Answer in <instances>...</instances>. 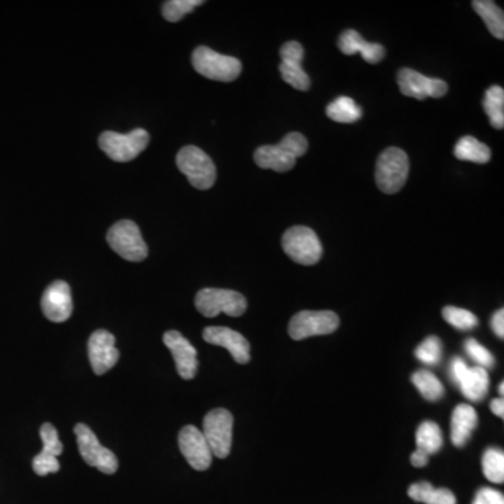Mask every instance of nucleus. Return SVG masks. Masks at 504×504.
<instances>
[{
	"label": "nucleus",
	"instance_id": "nucleus-23",
	"mask_svg": "<svg viewBox=\"0 0 504 504\" xmlns=\"http://www.w3.org/2000/svg\"><path fill=\"white\" fill-rule=\"evenodd\" d=\"M474 11L482 17L492 36L499 40L504 38V14L500 7L491 0H475L472 2Z\"/></svg>",
	"mask_w": 504,
	"mask_h": 504
},
{
	"label": "nucleus",
	"instance_id": "nucleus-21",
	"mask_svg": "<svg viewBox=\"0 0 504 504\" xmlns=\"http://www.w3.org/2000/svg\"><path fill=\"white\" fill-rule=\"evenodd\" d=\"M478 426V413L471 405L461 403L455 408L451 416V442L457 447H464L471 439L472 433Z\"/></svg>",
	"mask_w": 504,
	"mask_h": 504
},
{
	"label": "nucleus",
	"instance_id": "nucleus-32",
	"mask_svg": "<svg viewBox=\"0 0 504 504\" xmlns=\"http://www.w3.org/2000/svg\"><path fill=\"white\" fill-rule=\"evenodd\" d=\"M415 354L418 361L426 366H435L442 361V341L437 337H426L425 341L416 347Z\"/></svg>",
	"mask_w": 504,
	"mask_h": 504
},
{
	"label": "nucleus",
	"instance_id": "nucleus-33",
	"mask_svg": "<svg viewBox=\"0 0 504 504\" xmlns=\"http://www.w3.org/2000/svg\"><path fill=\"white\" fill-rule=\"evenodd\" d=\"M464 347L472 361H474L475 363L479 364V367H482L484 370H488V369H492V367L494 366L493 354H492L486 347L482 346L478 341H475V339H467V341H465Z\"/></svg>",
	"mask_w": 504,
	"mask_h": 504
},
{
	"label": "nucleus",
	"instance_id": "nucleus-3",
	"mask_svg": "<svg viewBox=\"0 0 504 504\" xmlns=\"http://www.w3.org/2000/svg\"><path fill=\"white\" fill-rule=\"evenodd\" d=\"M178 170L197 190H209L216 183V166L205 151L197 146H185L177 154Z\"/></svg>",
	"mask_w": 504,
	"mask_h": 504
},
{
	"label": "nucleus",
	"instance_id": "nucleus-13",
	"mask_svg": "<svg viewBox=\"0 0 504 504\" xmlns=\"http://www.w3.org/2000/svg\"><path fill=\"white\" fill-rule=\"evenodd\" d=\"M401 93L406 97L416 100L442 99L449 92V85L444 80L426 77L422 73L412 69H401L396 76Z\"/></svg>",
	"mask_w": 504,
	"mask_h": 504
},
{
	"label": "nucleus",
	"instance_id": "nucleus-27",
	"mask_svg": "<svg viewBox=\"0 0 504 504\" xmlns=\"http://www.w3.org/2000/svg\"><path fill=\"white\" fill-rule=\"evenodd\" d=\"M484 110L494 129L504 126V90L500 85H492L486 90L484 99Z\"/></svg>",
	"mask_w": 504,
	"mask_h": 504
},
{
	"label": "nucleus",
	"instance_id": "nucleus-35",
	"mask_svg": "<svg viewBox=\"0 0 504 504\" xmlns=\"http://www.w3.org/2000/svg\"><path fill=\"white\" fill-rule=\"evenodd\" d=\"M33 469L37 475L45 476V475L55 474V472L60 471L61 465L56 457L48 454V452L41 451L40 454H37L36 459H33Z\"/></svg>",
	"mask_w": 504,
	"mask_h": 504
},
{
	"label": "nucleus",
	"instance_id": "nucleus-15",
	"mask_svg": "<svg viewBox=\"0 0 504 504\" xmlns=\"http://www.w3.org/2000/svg\"><path fill=\"white\" fill-rule=\"evenodd\" d=\"M178 445L188 464L197 471H207L212 464V451L205 435L195 426H185L178 435Z\"/></svg>",
	"mask_w": 504,
	"mask_h": 504
},
{
	"label": "nucleus",
	"instance_id": "nucleus-4",
	"mask_svg": "<svg viewBox=\"0 0 504 504\" xmlns=\"http://www.w3.org/2000/svg\"><path fill=\"white\" fill-rule=\"evenodd\" d=\"M193 69L207 79L232 82L242 70L241 62L234 56L222 55L207 46H198L192 53Z\"/></svg>",
	"mask_w": 504,
	"mask_h": 504
},
{
	"label": "nucleus",
	"instance_id": "nucleus-1",
	"mask_svg": "<svg viewBox=\"0 0 504 504\" xmlns=\"http://www.w3.org/2000/svg\"><path fill=\"white\" fill-rule=\"evenodd\" d=\"M308 149V141L305 134L298 132L286 134L279 144H266L256 149L254 153L258 167L286 173L292 170L298 158L305 156Z\"/></svg>",
	"mask_w": 504,
	"mask_h": 504
},
{
	"label": "nucleus",
	"instance_id": "nucleus-5",
	"mask_svg": "<svg viewBox=\"0 0 504 504\" xmlns=\"http://www.w3.org/2000/svg\"><path fill=\"white\" fill-rule=\"evenodd\" d=\"M198 312L207 318L216 317L220 313L230 317H241L247 310V300L241 293L227 289H202L195 297Z\"/></svg>",
	"mask_w": 504,
	"mask_h": 504
},
{
	"label": "nucleus",
	"instance_id": "nucleus-40",
	"mask_svg": "<svg viewBox=\"0 0 504 504\" xmlns=\"http://www.w3.org/2000/svg\"><path fill=\"white\" fill-rule=\"evenodd\" d=\"M499 393H500V395L503 396L504 394V384L500 383V386H499Z\"/></svg>",
	"mask_w": 504,
	"mask_h": 504
},
{
	"label": "nucleus",
	"instance_id": "nucleus-25",
	"mask_svg": "<svg viewBox=\"0 0 504 504\" xmlns=\"http://www.w3.org/2000/svg\"><path fill=\"white\" fill-rule=\"evenodd\" d=\"M328 118L339 124H354L363 115L361 107L351 97L341 95L327 107Z\"/></svg>",
	"mask_w": 504,
	"mask_h": 504
},
{
	"label": "nucleus",
	"instance_id": "nucleus-34",
	"mask_svg": "<svg viewBox=\"0 0 504 504\" xmlns=\"http://www.w3.org/2000/svg\"><path fill=\"white\" fill-rule=\"evenodd\" d=\"M40 435L41 440H43V451L48 452V454L53 455V457L62 454L63 445L61 443L60 437H58V432H56L53 425L44 423L41 426Z\"/></svg>",
	"mask_w": 504,
	"mask_h": 504
},
{
	"label": "nucleus",
	"instance_id": "nucleus-2",
	"mask_svg": "<svg viewBox=\"0 0 504 504\" xmlns=\"http://www.w3.org/2000/svg\"><path fill=\"white\" fill-rule=\"evenodd\" d=\"M410 175V159L398 148H388L380 154L376 166L377 187L384 193H396L402 190Z\"/></svg>",
	"mask_w": 504,
	"mask_h": 504
},
{
	"label": "nucleus",
	"instance_id": "nucleus-12",
	"mask_svg": "<svg viewBox=\"0 0 504 504\" xmlns=\"http://www.w3.org/2000/svg\"><path fill=\"white\" fill-rule=\"evenodd\" d=\"M451 377L452 381L459 384L461 393L472 402H479L488 395L491 381L488 370L482 367H468L461 357H455L451 362Z\"/></svg>",
	"mask_w": 504,
	"mask_h": 504
},
{
	"label": "nucleus",
	"instance_id": "nucleus-6",
	"mask_svg": "<svg viewBox=\"0 0 504 504\" xmlns=\"http://www.w3.org/2000/svg\"><path fill=\"white\" fill-rule=\"evenodd\" d=\"M150 134L144 129H134L131 134H122L117 132H104L100 136V149L111 160L118 163H128L138 158L139 154L148 148Z\"/></svg>",
	"mask_w": 504,
	"mask_h": 504
},
{
	"label": "nucleus",
	"instance_id": "nucleus-14",
	"mask_svg": "<svg viewBox=\"0 0 504 504\" xmlns=\"http://www.w3.org/2000/svg\"><path fill=\"white\" fill-rule=\"evenodd\" d=\"M282 63L279 66L282 79L288 85L300 92H307L312 85V80L303 69L302 62L305 60V48L297 41H289L280 48Z\"/></svg>",
	"mask_w": 504,
	"mask_h": 504
},
{
	"label": "nucleus",
	"instance_id": "nucleus-30",
	"mask_svg": "<svg viewBox=\"0 0 504 504\" xmlns=\"http://www.w3.org/2000/svg\"><path fill=\"white\" fill-rule=\"evenodd\" d=\"M442 314L445 321L449 322L455 329H459V331H471L474 328L478 327L479 324L476 315L472 314L471 312L465 310V308L447 305V307L443 308Z\"/></svg>",
	"mask_w": 504,
	"mask_h": 504
},
{
	"label": "nucleus",
	"instance_id": "nucleus-19",
	"mask_svg": "<svg viewBox=\"0 0 504 504\" xmlns=\"http://www.w3.org/2000/svg\"><path fill=\"white\" fill-rule=\"evenodd\" d=\"M203 339L210 345L226 347L232 359L240 364H247L251 359V346L246 337L240 332L232 331L226 327H207L203 331Z\"/></svg>",
	"mask_w": 504,
	"mask_h": 504
},
{
	"label": "nucleus",
	"instance_id": "nucleus-31",
	"mask_svg": "<svg viewBox=\"0 0 504 504\" xmlns=\"http://www.w3.org/2000/svg\"><path fill=\"white\" fill-rule=\"evenodd\" d=\"M200 4H203L202 0H170L163 4L161 12L166 20L177 23Z\"/></svg>",
	"mask_w": 504,
	"mask_h": 504
},
{
	"label": "nucleus",
	"instance_id": "nucleus-39",
	"mask_svg": "<svg viewBox=\"0 0 504 504\" xmlns=\"http://www.w3.org/2000/svg\"><path fill=\"white\" fill-rule=\"evenodd\" d=\"M491 410L494 415L499 416L503 419L504 418V401L503 398H498V400H493L491 402Z\"/></svg>",
	"mask_w": 504,
	"mask_h": 504
},
{
	"label": "nucleus",
	"instance_id": "nucleus-36",
	"mask_svg": "<svg viewBox=\"0 0 504 504\" xmlns=\"http://www.w3.org/2000/svg\"><path fill=\"white\" fill-rule=\"evenodd\" d=\"M472 504H504L503 493L492 488L479 489Z\"/></svg>",
	"mask_w": 504,
	"mask_h": 504
},
{
	"label": "nucleus",
	"instance_id": "nucleus-26",
	"mask_svg": "<svg viewBox=\"0 0 504 504\" xmlns=\"http://www.w3.org/2000/svg\"><path fill=\"white\" fill-rule=\"evenodd\" d=\"M416 445H418V450L429 457L439 452L443 447V433L439 425L432 420L423 422L416 432Z\"/></svg>",
	"mask_w": 504,
	"mask_h": 504
},
{
	"label": "nucleus",
	"instance_id": "nucleus-8",
	"mask_svg": "<svg viewBox=\"0 0 504 504\" xmlns=\"http://www.w3.org/2000/svg\"><path fill=\"white\" fill-rule=\"evenodd\" d=\"M283 251L300 265H315L321 259L322 246L314 230L295 226L282 237Z\"/></svg>",
	"mask_w": 504,
	"mask_h": 504
},
{
	"label": "nucleus",
	"instance_id": "nucleus-29",
	"mask_svg": "<svg viewBox=\"0 0 504 504\" xmlns=\"http://www.w3.org/2000/svg\"><path fill=\"white\" fill-rule=\"evenodd\" d=\"M482 469L488 481L493 484L504 482V452L499 449H489L482 459Z\"/></svg>",
	"mask_w": 504,
	"mask_h": 504
},
{
	"label": "nucleus",
	"instance_id": "nucleus-37",
	"mask_svg": "<svg viewBox=\"0 0 504 504\" xmlns=\"http://www.w3.org/2000/svg\"><path fill=\"white\" fill-rule=\"evenodd\" d=\"M492 329L500 339L504 337V310L500 308L492 317Z\"/></svg>",
	"mask_w": 504,
	"mask_h": 504
},
{
	"label": "nucleus",
	"instance_id": "nucleus-18",
	"mask_svg": "<svg viewBox=\"0 0 504 504\" xmlns=\"http://www.w3.org/2000/svg\"><path fill=\"white\" fill-rule=\"evenodd\" d=\"M163 342L173 354L180 377H183V380H192L198 371L197 349L178 331L166 332Z\"/></svg>",
	"mask_w": 504,
	"mask_h": 504
},
{
	"label": "nucleus",
	"instance_id": "nucleus-11",
	"mask_svg": "<svg viewBox=\"0 0 504 504\" xmlns=\"http://www.w3.org/2000/svg\"><path fill=\"white\" fill-rule=\"evenodd\" d=\"M339 327V317L334 312H300L289 324V335L295 341L305 337L329 335Z\"/></svg>",
	"mask_w": 504,
	"mask_h": 504
},
{
	"label": "nucleus",
	"instance_id": "nucleus-7",
	"mask_svg": "<svg viewBox=\"0 0 504 504\" xmlns=\"http://www.w3.org/2000/svg\"><path fill=\"white\" fill-rule=\"evenodd\" d=\"M107 241L119 256L131 263H141L149 256L148 246L142 237L141 229L131 220L115 223L109 230Z\"/></svg>",
	"mask_w": 504,
	"mask_h": 504
},
{
	"label": "nucleus",
	"instance_id": "nucleus-38",
	"mask_svg": "<svg viewBox=\"0 0 504 504\" xmlns=\"http://www.w3.org/2000/svg\"><path fill=\"white\" fill-rule=\"evenodd\" d=\"M411 462H412L413 467H416V468H422V467H426L427 462H429V455L425 454V452L420 451V450H416L412 457H411Z\"/></svg>",
	"mask_w": 504,
	"mask_h": 504
},
{
	"label": "nucleus",
	"instance_id": "nucleus-28",
	"mask_svg": "<svg viewBox=\"0 0 504 504\" xmlns=\"http://www.w3.org/2000/svg\"><path fill=\"white\" fill-rule=\"evenodd\" d=\"M412 383L427 401H439L444 395V388L439 378L427 370L416 371L412 376Z\"/></svg>",
	"mask_w": 504,
	"mask_h": 504
},
{
	"label": "nucleus",
	"instance_id": "nucleus-22",
	"mask_svg": "<svg viewBox=\"0 0 504 504\" xmlns=\"http://www.w3.org/2000/svg\"><path fill=\"white\" fill-rule=\"evenodd\" d=\"M408 496L418 503L457 504V499L450 489H435L429 482L411 484L408 489Z\"/></svg>",
	"mask_w": 504,
	"mask_h": 504
},
{
	"label": "nucleus",
	"instance_id": "nucleus-20",
	"mask_svg": "<svg viewBox=\"0 0 504 504\" xmlns=\"http://www.w3.org/2000/svg\"><path fill=\"white\" fill-rule=\"evenodd\" d=\"M339 50L345 55H354L361 53L366 62L374 63L381 62L386 56V48L380 44H370L364 41L363 37L354 30H346L339 37L337 41Z\"/></svg>",
	"mask_w": 504,
	"mask_h": 504
},
{
	"label": "nucleus",
	"instance_id": "nucleus-9",
	"mask_svg": "<svg viewBox=\"0 0 504 504\" xmlns=\"http://www.w3.org/2000/svg\"><path fill=\"white\" fill-rule=\"evenodd\" d=\"M75 435L77 437L80 455L90 467H94L107 475L118 471V459L114 452L100 444L97 435L93 433L89 426H85V423L76 425Z\"/></svg>",
	"mask_w": 504,
	"mask_h": 504
},
{
	"label": "nucleus",
	"instance_id": "nucleus-17",
	"mask_svg": "<svg viewBox=\"0 0 504 504\" xmlns=\"http://www.w3.org/2000/svg\"><path fill=\"white\" fill-rule=\"evenodd\" d=\"M44 315L53 322H65L73 312L72 293L68 283L56 280L51 283L41 298Z\"/></svg>",
	"mask_w": 504,
	"mask_h": 504
},
{
	"label": "nucleus",
	"instance_id": "nucleus-10",
	"mask_svg": "<svg viewBox=\"0 0 504 504\" xmlns=\"http://www.w3.org/2000/svg\"><path fill=\"white\" fill-rule=\"evenodd\" d=\"M232 413L222 408L210 411L203 419V435L217 459H226L232 451Z\"/></svg>",
	"mask_w": 504,
	"mask_h": 504
},
{
	"label": "nucleus",
	"instance_id": "nucleus-16",
	"mask_svg": "<svg viewBox=\"0 0 504 504\" xmlns=\"http://www.w3.org/2000/svg\"><path fill=\"white\" fill-rule=\"evenodd\" d=\"M89 359L97 376H102L118 363L119 351L115 346V337L111 332L105 329L93 332L89 339Z\"/></svg>",
	"mask_w": 504,
	"mask_h": 504
},
{
	"label": "nucleus",
	"instance_id": "nucleus-24",
	"mask_svg": "<svg viewBox=\"0 0 504 504\" xmlns=\"http://www.w3.org/2000/svg\"><path fill=\"white\" fill-rule=\"evenodd\" d=\"M454 156L462 161L484 164L491 160V149L472 136H464L455 144Z\"/></svg>",
	"mask_w": 504,
	"mask_h": 504
}]
</instances>
